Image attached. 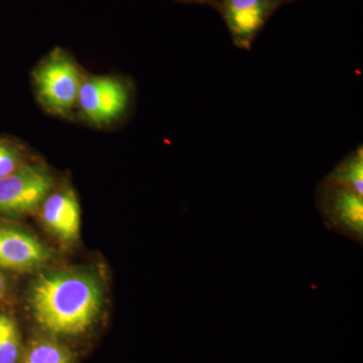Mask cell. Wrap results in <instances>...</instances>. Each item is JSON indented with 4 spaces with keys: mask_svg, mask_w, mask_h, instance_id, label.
I'll list each match as a JSON object with an SVG mask.
<instances>
[{
    "mask_svg": "<svg viewBox=\"0 0 363 363\" xmlns=\"http://www.w3.org/2000/svg\"><path fill=\"white\" fill-rule=\"evenodd\" d=\"M30 298L33 317L44 330L52 335L76 336L94 323L104 298L94 277L58 271L35 279Z\"/></svg>",
    "mask_w": 363,
    "mask_h": 363,
    "instance_id": "obj_1",
    "label": "cell"
},
{
    "mask_svg": "<svg viewBox=\"0 0 363 363\" xmlns=\"http://www.w3.org/2000/svg\"><path fill=\"white\" fill-rule=\"evenodd\" d=\"M85 71L68 50L56 47L33 67L30 83L43 111L63 119L75 118Z\"/></svg>",
    "mask_w": 363,
    "mask_h": 363,
    "instance_id": "obj_2",
    "label": "cell"
},
{
    "mask_svg": "<svg viewBox=\"0 0 363 363\" xmlns=\"http://www.w3.org/2000/svg\"><path fill=\"white\" fill-rule=\"evenodd\" d=\"M135 87L130 79L114 74L85 72L79 91L75 117L91 128H111L130 113Z\"/></svg>",
    "mask_w": 363,
    "mask_h": 363,
    "instance_id": "obj_3",
    "label": "cell"
},
{
    "mask_svg": "<svg viewBox=\"0 0 363 363\" xmlns=\"http://www.w3.org/2000/svg\"><path fill=\"white\" fill-rule=\"evenodd\" d=\"M55 185L54 176L45 164L28 162L0 179V215H25L39 210Z\"/></svg>",
    "mask_w": 363,
    "mask_h": 363,
    "instance_id": "obj_4",
    "label": "cell"
},
{
    "mask_svg": "<svg viewBox=\"0 0 363 363\" xmlns=\"http://www.w3.org/2000/svg\"><path fill=\"white\" fill-rule=\"evenodd\" d=\"M283 6L279 0H219L220 14L234 45L250 51L262 28Z\"/></svg>",
    "mask_w": 363,
    "mask_h": 363,
    "instance_id": "obj_5",
    "label": "cell"
},
{
    "mask_svg": "<svg viewBox=\"0 0 363 363\" xmlns=\"http://www.w3.org/2000/svg\"><path fill=\"white\" fill-rule=\"evenodd\" d=\"M316 203L327 225L334 226L357 240L362 238L363 195L323 179L318 186Z\"/></svg>",
    "mask_w": 363,
    "mask_h": 363,
    "instance_id": "obj_6",
    "label": "cell"
},
{
    "mask_svg": "<svg viewBox=\"0 0 363 363\" xmlns=\"http://www.w3.org/2000/svg\"><path fill=\"white\" fill-rule=\"evenodd\" d=\"M50 259L49 250L32 234L0 224V269L26 272Z\"/></svg>",
    "mask_w": 363,
    "mask_h": 363,
    "instance_id": "obj_7",
    "label": "cell"
},
{
    "mask_svg": "<svg viewBox=\"0 0 363 363\" xmlns=\"http://www.w3.org/2000/svg\"><path fill=\"white\" fill-rule=\"evenodd\" d=\"M39 210L45 225L60 240L73 241L78 238L81 208L77 195L71 188H56L55 185Z\"/></svg>",
    "mask_w": 363,
    "mask_h": 363,
    "instance_id": "obj_8",
    "label": "cell"
},
{
    "mask_svg": "<svg viewBox=\"0 0 363 363\" xmlns=\"http://www.w3.org/2000/svg\"><path fill=\"white\" fill-rule=\"evenodd\" d=\"M325 181L353 189L363 195V149L358 145L324 178Z\"/></svg>",
    "mask_w": 363,
    "mask_h": 363,
    "instance_id": "obj_9",
    "label": "cell"
},
{
    "mask_svg": "<svg viewBox=\"0 0 363 363\" xmlns=\"http://www.w3.org/2000/svg\"><path fill=\"white\" fill-rule=\"evenodd\" d=\"M30 161L33 159L28 147L18 136L0 135V179L11 175Z\"/></svg>",
    "mask_w": 363,
    "mask_h": 363,
    "instance_id": "obj_10",
    "label": "cell"
},
{
    "mask_svg": "<svg viewBox=\"0 0 363 363\" xmlns=\"http://www.w3.org/2000/svg\"><path fill=\"white\" fill-rule=\"evenodd\" d=\"M20 354L18 327L11 318L0 315V363H18Z\"/></svg>",
    "mask_w": 363,
    "mask_h": 363,
    "instance_id": "obj_11",
    "label": "cell"
},
{
    "mask_svg": "<svg viewBox=\"0 0 363 363\" xmlns=\"http://www.w3.org/2000/svg\"><path fill=\"white\" fill-rule=\"evenodd\" d=\"M23 363H71V357L63 346L43 339L32 343Z\"/></svg>",
    "mask_w": 363,
    "mask_h": 363,
    "instance_id": "obj_12",
    "label": "cell"
},
{
    "mask_svg": "<svg viewBox=\"0 0 363 363\" xmlns=\"http://www.w3.org/2000/svg\"><path fill=\"white\" fill-rule=\"evenodd\" d=\"M175 1L184 4H192V6H208L215 9L219 0H175Z\"/></svg>",
    "mask_w": 363,
    "mask_h": 363,
    "instance_id": "obj_13",
    "label": "cell"
},
{
    "mask_svg": "<svg viewBox=\"0 0 363 363\" xmlns=\"http://www.w3.org/2000/svg\"><path fill=\"white\" fill-rule=\"evenodd\" d=\"M6 279L4 278V274L0 272V298L4 297L6 293Z\"/></svg>",
    "mask_w": 363,
    "mask_h": 363,
    "instance_id": "obj_14",
    "label": "cell"
},
{
    "mask_svg": "<svg viewBox=\"0 0 363 363\" xmlns=\"http://www.w3.org/2000/svg\"><path fill=\"white\" fill-rule=\"evenodd\" d=\"M281 4H290V2L297 1V0H279Z\"/></svg>",
    "mask_w": 363,
    "mask_h": 363,
    "instance_id": "obj_15",
    "label": "cell"
}]
</instances>
